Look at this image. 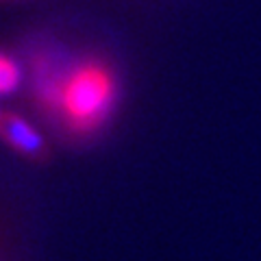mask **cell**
I'll return each mask as SVG.
<instances>
[{
    "instance_id": "1",
    "label": "cell",
    "mask_w": 261,
    "mask_h": 261,
    "mask_svg": "<svg viewBox=\"0 0 261 261\" xmlns=\"http://www.w3.org/2000/svg\"><path fill=\"white\" fill-rule=\"evenodd\" d=\"M116 100V83L100 63H85L61 85L59 107L76 133H89L100 126Z\"/></svg>"
},
{
    "instance_id": "2",
    "label": "cell",
    "mask_w": 261,
    "mask_h": 261,
    "mask_svg": "<svg viewBox=\"0 0 261 261\" xmlns=\"http://www.w3.org/2000/svg\"><path fill=\"white\" fill-rule=\"evenodd\" d=\"M0 137H3L15 152H20L22 157H27V159L42 161L48 157L44 137L22 116H18V113L5 111V118L0 122Z\"/></svg>"
},
{
    "instance_id": "3",
    "label": "cell",
    "mask_w": 261,
    "mask_h": 261,
    "mask_svg": "<svg viewBox=\"0 0 261 261\" xmlns=\"http://www.w3.org/2000/svg\"><path fill=\"white\" fill-rule=\"evenodd\" d=\"M20 83V70L9 57H3L0 61V94H9L13 92Z\"/></svg>"
},
{
    "instance_id": "4",
    "label": "cell",
    "mask_w": 261,
    "mask_h": 261,
    "mask_svg": "<svg viewBox=\"0 0 261 261\" xmlns=\"http://www.w3.org/2000/svg\"><path fill=\"white\" fill-rule=\"evenodd\" d=\"M3 118H5V111H3V109H0V122H3Z\"/></svg>"
},
{
    "instance_id": "5",
    "label": "cell",
    "mask_w": 261,
    "mask_h": 261,
    "mask_svg": "<svg viewBox=\"0 0 261 261\" xmlns=\"http://www.w3.org/2000/svg\"><path fill=\"white\" fill-rule=\"evenodd\" d=\"M3 57H5V55H0V61H3Z\"/></svg>"
}]
</instances>
